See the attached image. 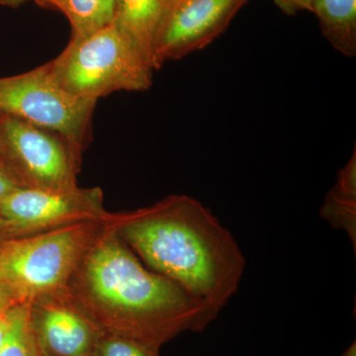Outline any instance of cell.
I'll return each mask as SVG.
<instances>
[{"mask_svg":"<svg viewBox=\"0 0 356 356\" xmlns=\"http://www.w3.org/2000/svg\"><path fill=\"white\" fill-rule=\"evenodd\" d=\"M10 238H11L9 229L7 228L6 222H4V220L0 216V247H1L6 241L10 240Z\"/></svg>","mask_w":356,"mask_h":356,"instance_id":"ffe728a7","label":"cell"},{"mask_svg":"<svg viewBox=\"0 0 356 356\" xmlns=\"http://www.w3.org/2000/svg\"><path fill=\"white\" fill-rule=\"evenodd\" d=\"M106 229L105 215L102 219L10 238L0 247V280L18 303L30 304L65 289Z\"/></svg>","mask_w":356,"mask_h":356,"instance_id":"3957f363","label":"cell"},{"mask_svg":"<svg viewBox=\"0 0 356 356\" xmlns=\"http://www.w3.org/2000/svg\"><path fill=\"white\" fill-rule=\"evenodd\" d=\"M34 1H36L37 3H38L40 6L44 7V2H46V0H34Z\"/></svg>","mask_w":356,"mask_h":356,"instance_id":"603a6c76","label":"cell"},{"mask_svg":"<svg viewBox=\"0 0 356 356\" xmlns=\"http://www.w3.org/2000/svg\"><path fill=\"white\" fill-rule=\"evenodd\" d=\"M106 213L99 187L67 191L22 187L0 202V216L13 238L102 219Z\"/></svg>","mask_w":356,"mask_h":356,"instance_id":"52a82bcc","label":"cell"},{"mask_svg":"<svg viewBox=\"0 0 356 356\" xmlns=\"http://www.w3.org/2000/svg\"><path fill=\"white\" fill-rule=\"evenodd\" d=\"M44 7L64 13L72 26V38H81L113 22L116 0H46Z\"/></svg>","mask_w":356,"mask_h":356,"instance_id":"4fadbf2b","label":"cell"},{"mask_svg":"<svg viewBox=\"0 0 356 356\" xmlns=\"http://www.w3.org/2000/svg\"><path fill=\"white\" fill-rule=\"evenodd\" d=\"M315 0H274L276 6L288 15H294L299 11H311Z\"/></svg>","mask_w":356,"mask_h":356,"instance_id":"e0dca14e","label":"cell"},{"mask_svg":"<svg viewBox=\"0 0 356 356\" xmlns=\"http://www.w3.org/2000/svg\"><path fill=\"white\" fill-rule=\"evenodd\" d=\"M2 314V313H1Z\"/></svg>","mask_w":356,"mask_h":356,"instance_id":"4316f807","label":"cell"},{"mask_svg":"<svg viewBox=\"0 0 356 356\" xmlns=\"http://www.w3.org/2000/svg\"><path fill=\"white\" fill-rule=\"evenodd\" d=\"M320 216L334 229H343L356 245V151L337 173L334 187L327 192Z\"/></svg>","mask_w":356,"mask_h":356,"instance_id":"7c38bea8","label":"cell"},{"mask_svg":"<svg viewBox=\"0 0 356 356\" xmlns=\"http://www.w3.org/2000/svg\"><path fill=\"white\" fill-rule=\"evenodd\" d=\"M343 356H356V344L353 343L351 344L348 350L344 353Z\"/></svg>","mask_w":356,"mask_h":356,"instance_id":"7402d4cb","label":"cell"},{"mask_svg":"<svg viewBox=\"0 0 356 356\" xmlns=\"http://www.w3.org/2000/svg\"><path fill=\"white\" fill-rule=\"evenodd\" d=\"M67 290L102 331L133 337L156 350L180 332L204 331L219 315L147 268L108 222Z\"/></svg>","mask_w":356,"mask_h":356,"instance_id":"7a4b0ae2","label":"cell"},{"mask_svg":"<svg viewBox=\"0 0 356 356\" xmlns=\"http://www.w3.org/2000/svg\"><path fill=\"white\" fill-rule=\"evenodd\" d=\"M39 356H49V355H44V353H42V351L40 350V355Z\"/></svg>","mask_w":356,"mask_h":356,"instance_id":"484cf974","label":"cell"},{"mask_svg":"<svg viewBox=\"0 0 356 356\" xmlns=\"http://www.w3.org/2000/svg\"><path fill=\"white\" fill-rule=\"evenodd\" d=\"M312 13L332 48L346 57H355L356 0H315Z\"/></svg>","mask_w":356,"mask_h":356,"instance_id":"8fae6325","label":"cell"},{"mask_svg":"<svg viewBox=\"0 0 356 356\" xmlns=\"http://www.w3.org/2000/svg\"><path fill=\"white\" fill-rule=\"evenodd\" d=\"M40 348L31 322L29 303H17L9 310V329L0 356H39Z\"/></svg>","mask_w":356,"mask_h":356,"instance_id":"5bb4252c","label":"cell"},{"mask_svg":"<svg viewBox=\"0 0 356 356\" xmlns=\"http://www.w3.org/2000/svg\"><path fill=\"white\" fill-rule=\"evenodd\" d=\"M106 221L147 268L219 313L238 292L245 255L197 199L173 194L140 209L107 212Z\"/></svg>","mask_w":356,"mask_h":356,"instance_id":"6da1fadb","label":"cell"},{"mask_svg":"<svg viewBox=\"0 0 356 356\" xmlns=\"http://www.w3.org/2000/svg\"><path fill=\"white\" fill-rule=\"evenodd\" d=\"M40 350L49 356H92L102 330L77 305L67 290L30 303Z\"/></svg>","mask_w":356,"mask_h":356,"instance_id":"9c48e42d","label":"cell"},{"mask_svg":"<svg viewBox=\"0 0 356 356\" xmlns=\"http://www.w3.org/2000/svg\"><path fill=\"white\" fill-rule=\"evenodd\" d=\"M168 7V0H116L115 24L152 67L154 40Z\"/></svg>","mask_w":356,"mask_h":356,"instance_id":"30bf717a","label":"cell"},{"mask_svg":"<svg viewBox=\"0 0 356 356\" xmlns=\"http://www.w3.org/2000/svg\"><path fill=\"white\" fill-rule=\"evenodd\" d=\"M248 0H175L159 26L153 67L202 50L226 31Z\"/></svg>","mask_w":356,"mask_h":356,"instance_id":"ba28073f","label":"cell"},{"mask_svg":"<svg viewBox=\"0 0 356 356\" xmlns=\"http://www.w3.org/2000/svg\"><path fill=\"white\" fill-rule=\"evenodd\" d=\"M92 356H158V350L133 337L102 331Z\"/></svg>","mask_w":356,"mask_h":356,"instance_id":"9a60e30c","label":"cell"},{"mask_svg":"<svg viewBox=\"0 0 356 356\" xmlns=\"http://www.w3.org/2000/svg\"><path fill=\"white\" fill-rule=\"evenodd\" d=\"M2 163L23 187L67 191L77 186L81 158L62 137L0 114Z\"/></svg>","mask_w":356,"mask_h":356,"instance_id":"8992f818","label":"cell"},{"mask_svg":"<svg viewBox=\"0 0 356 356\" xmlns=\"http://www.w3.org/2000/svg\"><path fill=\"white\" fill-rule=\"evenodd\" d=\"M22 185L6 168L0 165V202L14 191L22 188Z\"/></svg>","mask_w":356,"mask_h":356,"instance_id":"2e32d148","label":"cell"},{"mask_svg":"<svg viewBox=\"0 0 356 356\" xmlns=\"http://www.w3.org/2000/svg\"><path fill=\"white\" fill-rule=\"evenodd\" d=\"M0 165L3 166V163H2L1 146H0ZM3 168H4V166H3Z\"/></svg>","mask_w":356,"mask_h":356,"instance_id":"cb8c5ba5","label":"cell"},{"mask_svg":"<svg viewBox=\"0 0 356 356\" xmlns=\"http://www.w3.org/2000/svg\"><path fill=\"white\" fill-rule=\"evenodd\" d=\"M47 65L65 90L95 102L116 91L147 90L153 83L154 70L114 21L88 36L72 38Z\"/></svg>","mask_w":356,"mask_h":356,"instance_id":"277c9868","label":"cell"},{"mask_svg":"<svg viewBox=\"0 0 356 356\" xmlns=\"http://www.w3.org/2000/svg\"><path fill=\"white\" fill-rule=\"evenodd\" d=\"M96 104L62 88L47 64L0 79V114L57 134L81 158Z\"/></svg>","mask_w":356,"mask_h":356,"instance_id":"5b68a950","label":"cell"},{"mask_svg":"<svg viewBox=\"0 0 356 356\" xmlns=\"http://www.w3.org/2000/svg\"><path fill=\"white\" fill-rule=\"evenodd\" d=\"M17 303L18 302L14 298L13 294L0 280V314L6 313L11 307Z\"/></svg>","mask_w":356,"mask_h":356,"instance_id":"ac0fdd59","label":"cell"},{"mask_svg":"<svg viewBox=\"0 0 356 356\" xmlns=\"http://www.w3.org/2000/svg\"><path fill=\"white\" fill-rule=\"evenodd\" d=\"M28 0H0V4L3 6L13 7V8H17L25 3Z\"/></svg>","mask_w":356,"mask_h":356,"instance_id":"44dd1931","label":"cell"},{"mask_svg":"<svg viewBox=\"0 0 356 356\" xmlns=\"http://www.w3.org/2000/svg\"><path fill=\"white\" fill-rule=\"evenodd\" d=\"M9 310L6 312V313L0 314V350H1L2 346H3L7 332H8L9 329Z\"/></svg>","mask_w":356,"mask_h":356,"instance_id":"d6986e66","label":"cell"},{"mask_svg":"<svg viewBox=\"0 0 356 356\" xmlns=\"http://www.w3.org/2000/svg\"><path fill=\"white\" fill-rule=\"evenodd\" d=\"M175 0H168V7H170V6H172V4L173 3V2H175ZM168 11V10H166Z\"/></svg>","mask_w":356,"mask_h":356,"instance_id":"d4e9b609","label":"cell"}]
</instances>
